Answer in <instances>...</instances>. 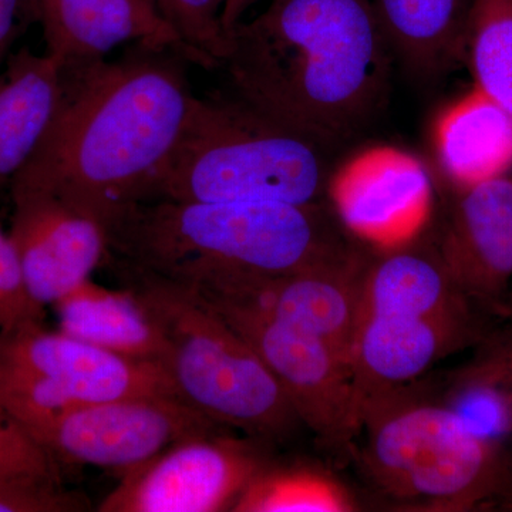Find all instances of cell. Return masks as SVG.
<instances>
[{
    "label": "cell",
    "instance_id": "9c48e42d",
    "mask_svg": "<svg viewBox=\"0 0 512 512\" xmlns=\"http://www.w3.org/2000/svg\"><path fill=\"white\" fill-rule=\"evenodd\" d=\"M227 430L175 394H141L83 404L35 431L32 439L59 466L123 474L178 441Z\"/></svg>",
    "mask_w": 512,
    "mask_h": 512
},
{
    "label": "cell",
    "instance_id": "30bf717a",
    "mask_svg": "<svg viewBox=\"0 0 512 512\" xmlns=\"http://www.w3.org/2000/svg\"><path fill=\"white\" fill-rule=\"evenodd\" d=\"M366 268L365 258L359 255L342 264L293 274L222 275L185 289L292 323L328 343L352 366Z\"/></svg>",
    "mask_w": 512,
    "mask_h": 512
},
{
    "label": "cell",
    "instance_id": "e0dca14e",
    "mask_svg": "<svg viewBox=\"0 0 512 512\" xmlns=\"http://www.w3.org/2000/svg\"><path fill=\"white\" fill-rule=\"evenodd\" d=\"M52 308L59 329L67 335L128 359L164 367L167 340L163 328L133 289L106 288L90 278Z\"/></svg>",
    "mask_w": 512,
    "mask_h": 512
},
{
    "label": "cell",
    "instance_id": "d4e9b609",
    "mask_svg": "<svg viewBox=\"0 0 512 512\" xmlns=\"http://www.w3.org/2000/svg\"><path fill=\"white\" fill-rule=\"evenodd\" d=\"M89 501L62 481L35 476L0 474V512H83Z\"/></svg>",
    "mask_w": 512,
    "mask_h": 512
},
{
    "label": "cell",
    "instance_id": "484cf974",
    "mask_svg": "<svg viewBox=\"0 0 512 512\" xmlns=\"http://www.w3.org/2000/svg\"><path fill=\"white\" fill-rule=\"evenodd\" d=\"M46 308L29 293L18 252L0 221V330L45 323Z\"/></svg>",
    "mask_w": 512,
    "mask_h": 512
},
{
    "label": "cell",
    "instance_id": "6da1fadb",
    "mask_svg": "<svg viewBox=\"0 0 512 512\" xmlns=\"http://www.w3.org/2000/svg\"><path fill=\"white\" fill-rule=\"evenodd\" d=\"M190 60L136 43L120 59L62 69V97L45 137L9 191L55 195L101 224L143 201L190 114Z\"/></svg>",
    "mask_w": 512,
    "mask_h": 512
},
{
    "label": "cell",
    "instance_id": "7a4b0ae2",
    "mask_svg": "<svg viewBox=\"0 0 512 512\" xmlns=\"http://www.w3.org/2000/svg\"><path fill=\"white\" fill-rule=\"evenodd\" d=\"M390 57L372 0H271L229 30L221 67L239 99L332 150L382 106Z\"/></svg>",
    "mask_w": 512,
    "mask_h": 512
},
{
    "label": "cell",
    "instance_id": "ba28073f",
    "mask_svg": "<svg viewBox=\"0 0 512 512\" xmlns=\"http://www.w3.org/2000/svg\"><path fill=\"white\" fill-rule=\"evenodd\" d=\"M274 444L231 430L178 441L120 474L100 512L232 511L249 484L272 463Z\"/></svg>",
    "mask_w": 512,
    "mask_h": 512
},
{
    "label": "cell",
    "instance_id": "7c38bea8",
    "mask_svg": "<svg viewBox=\"0 0 512 512\" xmlns=\"http://www.w3.org/2000/svg\"><path fill=\"white\" fill-rule=\"evenodd\" d=\"M434 247L478 311L504 312L512 281V177L456 188Z\"/></svg>",
    "mask_w": 512,
    "mask_h": 512
},
{
    "label": "cell",
    "instance_id": "5b68a950",
    "mask_svg": "<svg viewBox=\"0 0 512 512\" xmlns=\"http://www.w3.org/2000/svg\"><path fill=\"white\" fill-rule=\"evenodd\" d=\"M362 447L353 451L376 493L407 510L512 508V454L468 427L450 404L403 393L360 406Z\"/></svg>",
    "mask_w": 512,
    "mask_h": 512
},
{
    "label": "cell",
    "instance_id": "8fae6325",
    "mask_svg": "<svg viewBox=\"0 0 512 512\" xmlns=\"http://www.w3.org/2000/svg\"><path fill=\"white\" fill-rule=\"evenodd\" d=\"M328 194L342 227L382 252L416 241L433 215L429 171L393 148L367 151L343 165Z\"/></svg>",
    "mask_w": 512,
    "mask_h": 512
},
{
    "label": "cell",
    "instance_id": "83f0119b",
    "mask_svg": "<svg viewBox=\"0 0 512 512\" xmlns=\"http://www.w3.org/2000/svg\"><path fill=\"white\" fill-rule=\"evenodd\" d=\"M33 22L35 0H0V73L8 62L10 47Z\"/></svg>",
    "mask_w": 512,
    "mask_h": 512
},
{
    "label": "cell",
    "instance_id": "2e32d148",
    "mask_svg": "<svg viewBox=\"0 0 512 512\" xmlns=\"http://www.w3.org/2000/svg\"><path fill=\"white\" fill-rule=\"evenodd\" d=\"M35 13L46 55L60 69L104 59L127 43L174 47L188 59L181 40L147 0H35Z\"/></svg>",
    "mask_w": 512,
    "mask_h": 512
},
{
    "label": "cell",
    "instance_id": "f1b7e54d",
    "mask_svg": "<svg viewBox=\"0 0 512 512\" xmlns=\"http://www.w3.org/2000/svg\"><path fill=\"white\" fill-rule=\"evenodd\" d=\"M480 359L504 384L512 403V329L503 338L488 346Z\"/></svg>",
    "mask_w": 512,
    "mask_h": 512
},
{
    "label": "cell",
    "instance_id": "277c9868",
    "mask_svg": "<svg viewBox=\"0 0 512 512\" xmlns=\"http://www.w3.org/2000/svg\"><path fill=\"white\" fill-rule=\"evenodd\" d=\"M330 151L237 94L195 96L143 201L319 204L332 180Z\"/></svg>",
    "mask_w": 512,
    "mask_h": 512
},
{
    "label": "cell",
    "instance_id": "7402d4cb",
    "mask_svg": "<svg viewBox=\"0 0 512 512\" xmlns=\"http://www.w3.org/2000/svg\"><path fill=\"white\" fill-rule=\"evenodd\" d=\"M355 497L328 473L272 461L254 478L234 512H348Z\"/></svg>",
    "mask_w": 512,
    "mask_h": 512
},
{
    "label": "cell",
    "instance_id": "ac0fdd59",
    "mask_svg": "<svg viewBox=\"0 0 512 512\" xmlns=\"http://www.w3.org/2000/svg\"><path fill=\"white\" fill-rule=\"evenodd\" d=\"M62 97V69L28 47L9 56L0 73V194L45 137Z\"/></svg>",
    "mask_w": 512,
    "mask_h": 512
},
{
    "label": "cell",
    "instance_id": "f546056e",
    "mask_svg": "<svg viewBox=\"0 0 512 512\" xmlns=\"http://www.w3.org/2000/svg\"><path fill=\"white\" fill-rule=\"evenodd\" d=\"M259 0H225L224 9H222V28L225 33L235 28L239 22L244 19L245 13L249 8L258 3Z\"/></svg>",
    "mask_w": 512,
    "mask_h": 512
},
{
    "label": "cell",
    "instance_id": "ffe728a7",
    "mask_svg": "<svg viewBox=\"0 0 512 512\" xmlns=\"http://www.w3.org/2000/svg\"><path fill=\"white\" fill-rule=\"evenodd\" d=\"M392 56L433 80L464 60L471 0H372Z\"/></svg>",
    "mask_w": 512,
    "mask_h": 512
},
{
    "label": "cell",
    "instance_id": "3957f363",
    "mask_svg": "<svg viewBox=\"0 0 512 512\" xmlns=\"http://www.w3.org/2000/svg\"><path fill=\"white\" fill-rule=\"evenodd\" d=\"M104 229L107 259L184 288L222 275L293 274L360 255L319 204L138 201Z\"/></svg>",
    "mask_w": 512,
    "mask_h": 512
},
{
    "label": "cell",
    "instance_id": "4fadbf2b",
    "mask_svg": "<svg viewBox=\"0 0 512 512\" xmlns=\"http://www.w3.org/2000/svg\"><path fill=\"white\" fill-rule=\"evenodd\" d=\"M10 197L9 235L26 286L43 308L53 306L104 264L109 252L106 229L96 218L47 192L13 191Z\"/></svg>",
    "mask_w": 512,
    "mask_h": 512
},
{
    "label": "cell",
    "instance_id": "4dcf8cb0",
    "mask_svg": "<svg viewBox=\"0 0 512 512\" xmlns=\"http://www.w3.org/2000/svg\"><path fill=\"white\" fill-rule=\"evenodd\" d=\"M510 306L512 308V295L510 296Z\"/></svg>",
    "mask_w": 512,
    "mask_h": 512
},
{
    "label": "cell",
    "instance_id": "4316f807",
    "mask_svg": "<svg viewBox=\"0 0 512 512\" xmlns=\"http://www.w3.org/2000/svg\"><path fill=\"white\" fill-rule=\"evenodd\" d=\"M0 474L35 476L62 481L55 458L32 439L22 426L0 407Z\"/></svg>",
    "mask_w": 512,
    "mask_h": 512
},
{
    "label": "cell",
    "instance_id": "5bb4252c",
    "mask_svg": "<svg viewBox=\"0 0 512 512\" xmlns=\"http://www.w3.org/2000/svg\"><path fill=\"white\" fill-rule=\"evenodd\" d=\"M0 363L35 373L83 404L141 394L177 396L163 366L97 348L45 323L0 330Z\"/></svg>",
    "mask_w": 512,
    "mask_h": 512
},
{
    "label": "cell",
    "instance_id": "52a82bcc",
    "mask_svg": "<svg viewBox=\"0 0 512 512\" xmlns=\"http://www.w3.org/2000/svg\"><path fill=\"white\" fill-rule=\"evenodd\" d=\"M197 296L258 353L316 439L330 450L352 454L360 406L348 360L292 323L225 299Z\"/></svg>",
    "mask_w": 512,
    "mask_h": 512
},
{
    "label": "cell",
    "instance_id": "cb8c5ba5",
    "mask_svg": "<svg viewBox=\"0 0 512 512\" xmlns=\"http://www.w3.org/2000/svg\"><path fill=\"white\" fill-rule=\"evenodd\" d=\"M158 15L174 30L192 64L221 67L227 33L221 16L225 0H150Z\"/></svg>",
    "mask_w": 512,
    "mask_h": 512
},
{
    "label": "cell",
    "instance_id": "8992f818",
    "mask_svg": "<svg viewBox=\"0 0 512 512\" xmlns=\"http://www.w3.org/2000/svg\"><path fill=\"white\" fill-rule=\"evenodd\" d=\"M163 328L165 372L183 402L244 436L275 444L302 424L276 377L247 340L195 293L106 259Z\"/></svg>",
    "mask_w": 512,
    "mask_h": 512
},
{
    "label": "cell",
    "instance_id": "d6986e66",
    "mask_svg": "<svg viewBox=\"0 0 512 512\" xmlns=\"http://www.w3.org/2000/svg\"><path fill=\"white\" fill-rule=\"evenodd\" d=\"M420 238L383 252L367 264L360 292V315L443 316L480 313L454 284L436 247Z\"/></svg>",
    "mask_w": 512,
    "mask_h": 512
},
{
    "label": "cell",
    "instance_id": "44dd1931",
    "mask_svg": "<svg viewBox=\"0 0 512 512\" xmlns=\"http://www.w3.org/2000/svg\"><path fill=\"white\" fill-rule=\"evenodd\" d=\"M434 143L454 188L503 177L512 168V114L474 89L440 117Z\"/></svg>",
    "mask_w": 512,
    "mask_h": 512
},
{
    "label": "cell",
    "instance_id": "603a6c76",
    "mask_svg": "<svg viewBox=\"0 0 512 512\" xmlns=\"http://www.w3.org/2000/svg\"><path fill=\"white\" fill-rule=\"evenodd\" d=\"M464 60L478 92L512 114V0H471Z\"/></svg>",
    "mask_w": 512,
    "mask_h": 512
},
{
    "label": "cell",
    "instance_id": "9a60e30c",
    "mask_svg": "<svg viewBox=\"0 0 512 512\" xmlns=\"http://www.w3.org/2000/svg\"><path fill=\"white\" fill-rule=\"evenodd\" d=\"M481 335L478 313L360 315L352 350L359 406L367 397L413 382L437 360L477 342Z\"/></svg>",
    "mask_w": 512,
    "mask_h": 512
},
{
    "label": "cell",
    "instance_id": "1f68e13d",
    "mask_svg": "<svg viewBox=\"0 0 512 512\" xmlns=\"http://www.w3.org/2000/svg\"><path fill=\"white\" fill-rule=\"evenodd\" d=\"M148 3H151L150 0H147ZM151 5H153V3H151Z\"/></svg>",
    "mask_w": 512,
    "mask_h": 512
}]
</instances>
